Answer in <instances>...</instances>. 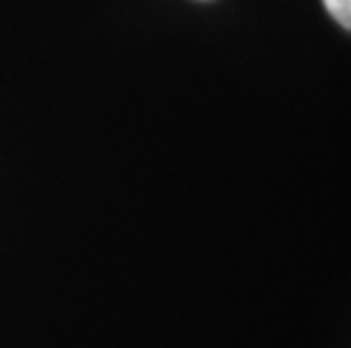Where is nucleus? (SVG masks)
I'll list each match as a JSON object with an SVG mask.
<instances>
[{"mask_svg": "<svg viewBox=\"0 0 351 348\" xmlns=\"http://www.w3.org/2000/svg\"><path fill=\"white\" fill-rule=\"evenodd\" d=\"M324 5L342 27L351 29V0H324Z\"/></svg>", "mask_w": 351, "mask_h": 348, "instance_id": "nucleus-1", "label": "nucleus"}]
</instances>
